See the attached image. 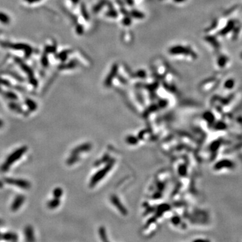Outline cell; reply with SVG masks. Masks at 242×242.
<instances>
[{
  "label": "cell",
  "instance_id": "ba28073f",
  "mask_svg": "<svg viewBox=\"0 0 242 242\" xmlns=\"http://www.w3.org/2000/svg\"><path fill=\"white\" fill-rule=\"evenodd\" d=\"M24 104L26 106L29 112H34L37 109V104L33 100L30 99V98H26L24 100Z\"/></svg>",
  "mask_w": 242,
  "mask_h": 242
},
{
  "label": "cell",
  "instance_id": "5b68a950",
  "mask_svg": "<svg viewBox=\"0 0 242 242\" xmlns=\"http://www.w3.org/2000/svg\"><path fill=\"white\" fill-rule=\"evenodd\" d=\"M0 94L10 101H17L18 100V95L12 91L4 90V89L0 88Z\"/></svg>",
  "mask_w": 242,
  "mask_h": 242
},
{
  "label": "cell",
  "instance_id": "7c38bea8",
  "mask_svg": "<svg viewBox=\"0 0 242 242\" xmlns=\"http://www.w3.org/2000/svg\"><path fill=\"white\" fill-rule=\"evenodd\" d=\"M24 1L26 2L29 3V4H32V3H35V2H36L39 1V0H24Z\"/></svg>",
  "mask_w": 242,
  "mask_h": 242
},
{
  "label": "cell",
  "instance_id": "4fadbf2b",
  "mask_svg": "<svg viewBox=\"0 0 242 242\" xmlns=\"http://www.w3.org/2000/svg\"><path fill=\"white\" fill-rule=\"evenodd\" d=\"M4 121H3L2 119H0V129H2L4 127Z\"/></svg>",
  "mask_w": 242,
  "mask_h": 242
},
{
  "label": "cell",
  "instance_id": "8992f818",
  "mask_svg": "<svg viewBox=\"0 0 242 242\" xmlns=\"http://www.w3.org/2000/svg\"><path fill=\"white\" fill-rule=\"evenodd\" d=\"M8 108L13 112H15L18 114H24L25 112L22 107L16 102V101H10V102L8 104Z\"/></svg>",
  "mask_w": 242,
  "mask_h": 242
},
{
  "label": "cell",
  "instance_id": "52a82bcc",
  "mask_svg": "<svg viewBox=\"0 0 242 242\" xmlns=\"http://www.w3.org/2000/svg\"><path fill=\"white\" fill-rule=\"evenodd\" d=\"M2 240L6 241H16L18 240V235L14 232H5L2 233Z\"/></svg>",
  "mask_w": 242,
  "mask_h": 242
},
{
  "label": "cell",
  "instance_id": "9c48e42d",
  "mask_svg": "<svg viewBox=\"0 0 242 242\" xmlns=\"http://www.w3.org/2000/svg\"><path fill=\"white\" fill-rule=\"evenodd\" d=\"M5 46L8 47H10V48H12L14 49H17V50H26V51L28 52V50H30V48L27 45V44H5L4 43Z\"/></svg>",
  "mask_w": 242,
  "mask_h": 242
},
{
  "label": "cell",
  "instance_id": "3957f363",
  "mask_svg": "<svg viewBox=\"0 0 242 242\" xmlns=\"http://www.w3.org/2000/svg\"><path fill=\"white\" fill-rule=\"evenodd\" d=\"M26 197L22 195H18L15 196L14 199L13 200L12 204L10 206V210L12 212H16L20 209L21 207L24 204Z\"/></svg>",
  "mask_w": 242,
  "mask_h": 242
},
{
  "label": "cell",
  "instance_id": "2e32d148",
  "mask_svg": "<svg viewBox=\"0 0 242 242\" xmlns=\"http://www.w3.org/2000/svg\"><path fill=\"white\" fill-rule=\"evenodd\" d=\"M241 57H242V54H241Z\"/></svg>",
  "mask_w": 242,
  "mask_h": 242
},
{
  "label": "cell",
  "instance_id": "30bf717a",
  "mask_svg": "<svg viewBox=\"0 0 242 242\" xmlns=\"http://www.w3.org/2000/svg\"><path fill=\"white\" fill-rule=\"evenodd\" d=\"M10 18L4 12H0V22L4 24H8L10 23Z\"/></svg>",
  "mask_w": 242,
  "mask_h": 242
},
{
  "label": "cell",
  "instance_id": "5bb4252c",
  "mask_svg": "<svg viewBox=\"0 0 242 242\" xmlns=\"http://www.w3.org/2000/svg\"><path fill=\"white\" fill-rule=\"evenodd\" d=\"M3 224H4V221L2 220V219H0V225H2Z\"/></svg>",
  "mask_w": 242,
  "mask_h": 242
},
{
  "label": "cell",
  "instance_id": "6da1fadb",
  "mask_svg": "<svg viewBox=\"0 0 242 242\" xmlns=\"http://www.w3.org/2000/svg\"><path fill=\"white\" fill-rule=\"evenodd\" d=\"M28 151V147L26 145H23L22 147L16 149V150L12 152L6 159H5L4 162L2 164L0 167V171L3 173L7 172L10 170L11 166L13 165L18 160L20 159Z\"/></svg>",
  "mask_w": 242,
  "mask_h": 242
},
{
  "label": "cell",
  "instance_id": "8fae6325",
  "mask_svg": "<svg viewBox=\"0 0 242 242\" xmlns=\"http://www.w3.org/2000/svg\"><path fill=\"white\" fill-rule=\"evenodd\" d=\"M57 204L58 202L57 201H55V200H53V201H50L49 202V204H48V207L50 209H53V208H55L57 206Z\"/></svg>",
  "mask_w": 242,
  "mask_h": 242
},
{
  "label": "cell",
  "instance_id": "9a60e30c",
  "mask_svg": "<svg viewBox=\"0 0 242 242\" xmlns=\"http://www.w3.org/2000/svg\"><path fill=\"white\" fill-rule=\"evenodd\" d=\"M2 233L0 232V240H2Z\"/></svg>",
  "mask_w": 242,
  "mask_h": 242
},
{
  "label": "cell",
  "instance_id": "277c9868",
  "mask_svg": "<svg viewBox=\"0 0 242 242\" xmlns=\"http://www.w3.org/2000/svg\"><path fill=\"white\" fill-rule=\"evenodd\" d=\"M24 234L25 240L26 241H35V232H34L33 227L28 225L24 227Z\"/></svg>",
  "mask_w": 242,
  "mask_h": 242
},
{
  "label": "cell",
  "instance_id": "7a4b0ae2",
  "mask_svg": "<svg viewBox=\"0 0 242 242\" xmlns=\"http://www.w3.org/2000/svg\"><path fill=\"white\" fill-rule=\"evenodd\" d=\"M4 182L6 184L18 187L22 190H29L31 187L30 182L24 179L5 178L4 179Z\"/></svg>",
  "mask_w": 242,
  "mask_h": 242
}]
</instances>
